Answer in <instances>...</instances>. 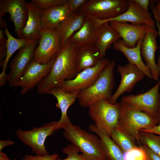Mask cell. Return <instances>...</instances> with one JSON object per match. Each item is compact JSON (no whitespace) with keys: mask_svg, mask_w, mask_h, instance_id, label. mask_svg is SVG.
<instances>
[{"mask_svg":"<svg viewBox=\"0 0 160 160\" xmlns=\"http://www.w3.org/2000/svg\"><path fill=\"white\" fill-rule=\"evenodd\" d=\"M140 132H143L152 133L160 136V124L153 127L147 129H142Z\"/></svg>","mask_w":160,"mask_h":160,"instance_id":"8d00e7d4","label":"cell"},{"mask_svg":"<svg viewBox=\"0 0 160 160\" xmlns=\"http://www.w3.org/2000/svg\"><path fill=\"white\" fill-rule=\"evenodd\" d=\"M80 91L72 92H64L59 88H56L52 90L49 93L54 96L56 99L57 102L56 106L61 111V116L58 121L59 129L62 128L65 125L71 122L67 114L69 108L74 103L77 98Z\"/></svg>","mask_w":160,"mask_h":160,"instance_id":"7402d4cb","label":"cell"},{"mask_svg":"<svg viewBox=\"0 0 160 160\" xmlns=\"http://www.w3.org/2000/svg\"><path fill=\"white\" fill-rule=\"evenodd\" d=\"M39 41H33L20 48L10 62V71L7 74V81L11 87L15 84L23 75L28 64L32 60L37 45Z\"/></svg>","mask_w":160,"mask_h":160,"instance_id":"7c38bea8","label":"cell"},{"mask_svg":"<svg viewBox=\"0 0 160 160\" xmlns=\"http://www.w3.org/2000/svg\"><path fill=\"white\" fill-rule=\"evenodd\" d=\"M7 51L6 45H0V66L3 68V63L6 56Z\"/></svg>","mask_w":160,"mask_h":160,"instance_id":"d590c367","label":"cell"},{"mask_svg":"<svg viewBox=\"0 0 160 160\" xmlns=\"http://www.w3.org/2000/svg\"><path fill=\"white\" fill-rule=\"evenodd\" d=\"M86 17L77 12H71L55 28L62 47L70 37L82 26Z\"/></svg>","mask_w":160,"mask_h":160,"instance_id":"ffe728a7","label":"cell"},{"mask_svg":"<svg viewBox=\"0 0 160 160\" xmlns=\"http://www.w3.org/2000/svg\"><path fill=\"white\" fill-rule=\"evenodd\" d=\"M115 62H110L95 82L89 87L80 90L77 99L81 106L86 108L102 99L108 100L112 95L114 84Z\"/></svg>","mask_w":160,"mask_h":160,"instance_id":"277c9868","label":"cell"},{"mask_svg":"<svg viewBox=\"0 0 160 160\" xmlns=\"http://www.w3.org/2000/svg\"><path fill=\"white\" fill-rule=\"evenodd\" d=\"M79 47L69 39L56 55L51 70L37 86L39 94H49L63 81L75 77L78 72L76 62Z\"/></svg>","mask_w":160,"mask_h":160,"instance_id":"6da1fadb","label":"cell"},{"mask_svg":"<svg viewBox=\"0 0 160 160\" xmlns=\"http://www.w3.org/2000/svg\"><path fill=\"white\" fill-rule=\"evenodd\" d=\"M155 119L156 120V125L160 124V94L159 107L157 115L155 118Z\"/></svg>","mask_w":160,"mask_h":160,"instance_id":"7bdbcfd3","label":"cell"},{"mask_svg":"<svg viewBox=\"0 0 160 160\" xmlns=\"http://www.w3.org/2000/svg\"><path fill=\"white\" fill-rule=\"evenodd\" d=\"M0 160H11L6 153L2 151H0Z\"/></svg>","mask_w":160,"mask_h":160,"instance_id":"ee69618b","label":"cell"},{"mask_svg":"<svg viewBox=\"0 0 160 160\" xmlns=\"http://www.w3.org/2000/svg\"><path fill=\"white\" fill-rule=\"evenodd\" d=\"M128 7L125 12L103 23L115 21L122 23H131L136 25L145 24L155 26V22L150 12H145L134 0H128Z\"/></svg>","mask_w":160,"mask_h":160,"instance_id":"e0dca14e","label":"cell"},{"mask_svg":"<svg viewBox=\"0 0 160 160\" xmlns=\"http://www.w3.org/2000/svg\"><path fill=\"white\" fill-rule=\"evenodd\" d=\"M110 62L108 59L103 58L94 66L83 70L75 78L63 81L57 88L68 92L86 89L95 82Z\"/></svg>","mask_w":160,"mask_h":160,"instance_id":"9c48e42d","label":"cell"},{"mask_svg":"<svg viewBox=\"0 0 160 160\" xmlns=\"http://www.w3.org/2000/svg\"><path fill=\"white\" fill-rule=\"evenodd\" d=\"M88 107L89 114L95 126L111 138L113 130L119 127L120 103L112 104L106 99H102Z\"/></svg>","mask_w":160,"mask_h":160,"instance_id":"8992f818","label":"cell"},{"mask_svg":"<svg viewBox=\"0 0 160 160\" xmlns=\"http://www.w3.org/2000/svg\"><path fill=\"white\" fill-rule=\"evenodd\" d=\"M7 39H6L4 36V32L0 30V45H6Z\"/></svg>","mask_w":160,"mask_h":160,"instance_id":"b9f144b4","label":"cell"},{"mask_svg":"<svg viewBox=\"0 0 160 160\" xmlns=\"http://www.w3.org/2000/svg\"><path fill=\"white\" fill-rule=\"evenodd\" d=\"M7 13L14 24L15 32L19 38H21L23 30L28 17L26 2L24 0H0V18Z\"/></svg>","mask_w":160,"mask_h":160,"instance_id":"4fadbf2b","label":"cell"},{"mask_svg":"<svg viewBox=\"0 0 160 160\" xmlns=\"http://www.w3.org/2000/svg\"><path fill=\"white\" fill-rule=\"evenodd\" d=\"M56 55L48 63L41 64L32 60L27 65L23 73L15 87H20V93L23 95L38 86L43 79L50 72Z\"/></svg>","mask_w":160,"mask_h":160,"instance_id":"30bf717a","label":"cell"},{"mask_svg":"<svg viewBox=\"0 0 160 160\" xmlns=\"http://www.w3.org/2000/svg\"></svg>","mask_w":160,"mask_h":160,"instance_id":"bcb514c9","label":"cell"},{"mask_svg":"<svg viewBox=\"0 0 160 160\" xmlns=\"http://www.w3.org/2000/svg\"><path fill=\"white\" fill-rule=\"evenodd\" d=\"M142 146L146 153L147 160H160V155L155 153L145 145H142Z\"/></svg>","mask_w":160,"mask_h":160,"instance_id":"e575fe53","label":"cell"},{"mask_svg":"<svg viewBox=\"0 0 160 160\" xmlns=\"http://www.w3.org/2000/svg\"><path fill=\"white\" fill-rule=\"evenodd\" d=\"M39 45L32 60L41 64L48 63L60 50L62 46L55 29L41 28Z\"/></svg>","mask_w":160,"mask_h":160,"instance_id":"ba28073f","label":"cell"},{"mask_svg":"<svg viewBox=\"0 0 160 160\" xmlns=\"http://www.w3.org/2000/svg\"><path fill=\"white\" fill-rule=\"evenodd\" d=\"M156 125L155 118L131 104L121 100L119 127L135 141L139 146L142 145L139 138L140 130Z\"/></svg>","mask_w":160,"mask_h":160,"instance_id":"3957f363","label":"cell"},{"mask_svg":"<svg viewBox=\"0 0 160 160\" xmlns=\"http://www.w3.org/2000/svg\"><path fill=\"white\" fill-rule=\"evenodd\" d=\"M14 143V142L10 139L1 140H0V151H1L5 147L13 145Z\"/></svg>","mask_w":160,"mask_h":160,"instance_id":"ab89813d","label":"cell"},{"mask_svg":"<svg viewBox=\"0 0 160 160\" xmlns=\"http://www.w3.org/2000/svg\"><path fill=\"white\" fill-rule=\"evenodd\" d=\"M5 28L4 32L7 38L6 44V56L4 61L2 71L0 75V86L5 85L7 81V74L6 70L7 64L12 55L18 49L31 42V41L23 39H17L14 37L10 33L5 22Z\"/></svg>","mask_w":160,"mask_h":160,"instance_id":"484cf974","label":"cell"},{"mask_svg":"<svg viewBox=\"0 0 160 160\" xmlns=\"http://www.w3.org/2000/svg\"><path fill=\"white\" fill-rule=\"evenodd\" d=\"M98 31V27L93 20L86 17L81 28L69 39L79 47L88 44H95L97 39Z\"/></svg>","mask_w":160,"mask_h":160,"instance_id":"603a6c76","label":"cell"},{"mask_svg":"<svg viewBox=\"0 0 160 160\" xmlns=\"http://www.w3.org/2000/svg\"><path fill=\"white\" fill-rule=\"evenodd\" d=\"M88 0H67L69 7L72 12H76L87 2Z\"/></svg>","mask_w":160,"mask_h":160,"instance_id":"836d02e7","label":"cell"},{"mask_svg":"<svg viewBox=\"0 0 160 160\" xmlns=\"http://www.w3.org/2000/svg\"><path fill=\"white\" fill-rule=\"evenodd\" d=\"M152 8L155 19H157L160 23V1L157 4L156 6L153 4Z\"/></svg>","mask_w":160,"mask_h":160,"instance_id":"f35d334b","label":"cell"},{"mask_svg":"<svg viewBox=\"0 0 160 160\" xmlns=\"http://www.w3.org/2000/svg\"><path fill=\"white\" fill-rule=\"evenodd\" d=\"M128 5V0H88L76 12L92 19L98 27L124 13Z\"/></svg>","mask_w":160,"mask_h":160,"instance_id":"5b68a950","label":"cell"},{"mask_svg":"<svg viewBox=\"0 0 160 160\" xmlns=\"http://www.w3.org/2000/svg\"><path fill=\"white\" fill-rule=\"evenodd\" d=\"M117 66L121 79L117 90L108 100L112 104L116 103L118 98L124 93L131 92L137 83L145 76L136 66L129 63L124 66Z\"/></svg>","mask_w":160,"mask_h":160,"instance_id":"5bb4252c","label":"cell"},{"mask_svg":"<svg viewBox=\"0 0 160 160\" xmlns=\"http://www.w3.org/2000/svg\"><path fill=\"white\" fill-rule=\"evenodd\" d=\"M88 127L90 131L95 133L101 139L107 160H124L123 153L111 138L97 129L93 124Z\"/></svg>","mask_w":160,"mask_h":160,"instance_id":"4316f807","label":"cell"},{"mask_svg":"<svg viewBox=\"0 0 160 160\" xmlns=\"http://www.w3.org/2000/svg\"><path fill=\"white\" fill-rule=\"evenodd\" d=\"M63 136L76 147L87 160H107L101 139L80 126L69 123L62 128Z\"/></svg>","mask_w":160,"mask_h":160,"instance_id":"7a4b0ae2","label":"cell"},{"mask_svg":"<svg viewBox=\"0 0 160 160\" xmlns=\"http://www.w3.org/2000/svg\"><path fill=\"white\" fill-rule=\"evenodd\" d=\"M109 22L120 35L124 45L130 48L135 47L139 40H143L152 27L145 24L136 25L115 21Z\"/></svg>","mask_w":160,"mask_h":160,"instance_id":"9a60e30c","label":"cell"},{"mask_svg":"<svg viewBox=\"0 0 160 160\" xmlns=\"http://www.w3.org/2000/svg\"><path fill=\"white\" fill-rule=\"evenodd\" d=\"M111 138L123 153L139 146L135 141L124 133L119 127L113 130Z\"/></svg>","mask_w":160,"mask_h":160,"instance_id":"83f0119b","label":"cell"},{"mask_svg":"<svg viewBox=\"0 0 160 160\" xmlns=\"http://www.w3.org/2000/svg\"><path fill=\"white\" fill-rule=\"evenodd\" d=\"M98 27V37L95 45L102 57L104 58L107 50L110 48L111 45L120 39L121 37L109 22L103 23Z\"/></svg>","mask_w":160,"mask_h":160,"instance_id":"d4e9b609","label":"cell"},{"mask_svg":"<svg viewBox=\"0 0 160 160\" xmlns=\"http://www.w3.org/2000/svg\"><path fill=\"white\" fill-rule=\"evenodd\" d=\"M28 17L26 25L22 30L21 38L32 41H39L41 29L40 10L31 2L26 3Z\"/></svg>","mask_w":160,"mask_h":160,"instance_id":"ac0fdd59","label":"cell"},{"mask_svg":"<svg viewBox=\"0 0 160 160\" xmlns=\"http://www.w3.org/2000/svg\"><path fill=\"white\" fill-rule=\"evenodd\" d=\"M59 129L58 121H52L30 130L18 129L15 133L17 138L25 145L30 146L34 153L37 155L43 156L49 154L44 145L46 138Z\"/></svg>","mask_w":160,"mask_h":160,"instance_id":"52a82bcc","label":"cell"},{"mask_svg":"<svg viewBox=\"0 0 160 160\" xmlns=\"http://www.w3.org/2000/svg\"><path fill=\"white\" fill-rule=\"evenodd\" d=\"M158 35L155 26L151 27L142 40L140 48L141 55L151 72L152 79L156 81H159L160 75L155 60V54L158 47L156 41Z\"/></svg>","mask_w":160,"mask_h":160,"instance_id":"2e32d148","label":"cell"},{"mask_svg":"<svg viewBox=\"0 0 160 160\" xmlns=\"http://www.w3.org/2000/svg\"><path fill=\"white\" fill-rule=\"evenodd\" d=\"M13 160H17L16 159H15Z\"/></svg>","mask_w":160,"mask_h":160,"instance_id":"f6af8a7d","label":"cell"},{"mask_svg":"<svg viewBox=\"0 0 160 160\" xmlns=\"http://www.w3.org/2000/svg\"><path fill=\"white\" fill-rule=\"evenodd\" d=\"M58 157L59 155L57 153L43 156H33L26 154L22 159V160H55Z\"/></svg>","mask_w":160,"mask_h":160,"instance_id":"d6a6232c","label":"cell"},{"mask_svg":"<svg viewBox=\"0 0 160 160\" xmlns=\"http://www.w3.org/2000/svg\"><path fill=\"white\" fill-rule=\"evenodd\" d=\"M67 0H32L31 2L40 11L49 9L52 7L63 5Z\"/></svg>","mask_w":160,"mask_h":160,"instance_id":"1f68e13d","label":"cell"},{"mask_svg":"<svg viewBox=\"0 0 160 160\" xmlns=\"http://www.w3.org/2000/svg\"><path fill=\"white\" fill-rule=\"evenodd\" d=\"M62 152L67 155V157L63 159L58 158L55 160H87L82 153L79 154V151L72 144L64 148Z\"/></svg>","mask_w":160,"mask_h":160,"instance_id":"f546056e","label":"cell"},{"mask_svg":"<svg viewBox=\"0 0 160 160\" xmlns=\"http://www.w3.org/2000/svg\"><path fill=\"white\" fill-rule=\"evenodd\" d=\"M156 22V24L158 29V35L160 38V24L158 21L155 19ZM158 71L160 72V54L158 58V61L156 63Z\"/></svg>","mask_w":160,"mask_h":160,"instance_id":"60d3db41","label":"cell"},{"mask_svg":"<svg viewBox=\"0 0 160 160\" xmlns=\"http://www.w3.org/2000/svg\"><path fill=\"white\" fill-rule=\"evenodd\" d=\"M140 7L146 12H150L148 11V6L150 1L149 0H134Z\"/></svg>","mask_w":160,"mask_h":160,"instance_id":"74e56055","label":"cell"},{"mask_svg":"<svg viewBox=\"0 0 160 160\" xmlns=\"http://www.w3.org/2000/svg\"><path fill=\"white\" fill-rule=\"evenodd\" d=\"M71 12L67 2L63 5L41 11V28L44 29L56 28Z\"/></svg>","mask_w":160,"mask_h":160,"instance_id":"d6986e66","label":"cell"},{"mask_svg":"<svg viewBox=\"0 0 160 160\" xmlns=\"http://www.w3.org/2000/svg\"><path fill=\"white\" fill-rule=\"evenodd\" d=\"M139 140L142 145H145L155 153L160 155V136L140 132Z\"/></svg>","mask_w":160,"mask_h":160,"instance_id":"f1b7e54d","label":"cell"},{"mask_svg":"<svg viewBox=\"0 0 160 160\" xmlns=\"http://www.w3.org/2000/svg\"><path fill=\"white\" fill-rule=\"evenodd\" d=\"M142 40H139L135 47L130 48L124 46L120 39L113 44V47L115 50L122 52L129 63L136 66L145 76L151 79H152L151 72L141 58L140 48Z\"/></svg>","mask_w":160,"mask_h":160,"instance_id":"44dd1931","label":"cell"},{"mask_svg":"<svg viewBox=\"0 0 160 160\" xmlns=\"http://www.w3.org/2000/svg\"><path fill=\"white\" fill-rule=\"evenodd\" d=\"M103 58L95 44H88L79 47L76 56L78 73L94 66Z\"/></svg>","mask_w":160,"mask_h":160,"instance_id":"cb8c5ba5","label":"cell"},{"mask_svg":"<svg viewBox=\"0 0 160 160\" xmlns=\"http://www.w3.org/2000/svg\"><path fill=\"white\" fill-rule=\"evenodd\" d=\"M160 79L149 90L143 93L123 97L121 100L129 103L155 118L160 100Z\"/></svg>","mask_w":160,"mask_h":160,"instance_id":"8fae6325","label":"cell"},{"mask_svg":"<svg viewBox=\"0 0 160 160\" xmlns=\"http://www.w3.org/2000/svg\"><path fill=\"white\" fill-rule=\"evenodd\" d=\"M124 160H147V155L142 145L123 153Z\"/></svg>","mask_w":160,"mask_h":160,"instance_id":"4dcf8cb0","label":"cell"}]
</instances>
